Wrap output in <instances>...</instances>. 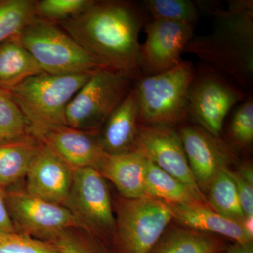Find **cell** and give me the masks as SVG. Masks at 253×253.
I'll list each match as a JSON object with an SVG mask.
<instances>
[{
    "label": "cell",
    "mask_w": 253,
    "mask_h": 253,
    "mask_svg": "<svg viewBox=\"0 0 253 253\" xmlns=\"http://www.w3.org/2000/svg\"><path fill=\"white\" fill-rule=\"evenodd\" d=\"M166 204L170 210L173 219L189 229L214 235L219 234L237 243L253 242V238L245 231L242 224L224 217L208 204Z\"/></svg>",
    "instance_id": "obj_16"
},
{
    "label": "cell",
    "mask_w": 253,
    "mask_h": 253,
    "mask_svg": "<svg viewBox=\"0 0 253 253\" xmlns=\"http://www.w3.org/2000/svg\"><path fill=\"white\" fill-rule=\"evenodd\" d=\"M94 2V0H40L36 1V16L57 24L83 14Z\"/></svg>",
    "instance_id": "obj_27"
},
{
    "label": "cell",
    "mask_w": 253,
    "mask_h": 253,
    "mask_svg": "<svg viewBox=\"0 0 253 253\" xmlns=\"http://www.w3.org/2000/svg\"><path fill=\"white\" fill-rule=\"evenodd\" d=\"M135 78L99 67L73 96L66 109L67 126L99 132L111 113L129 94Z\"/></svg>",
    "instance_id": "obj_6"
},
{
    "label": "cell",
    "mask_w": 253,
    "mask_h": 253,
    "mask_svg": "<svg viewBox=\"0 0 253 253\" xmlns=\"http://www.w3.org/2000/svg\"><path fill=\"white\" fill-rule=\"evenodd\" d=\"M196 71L192 62L182 60L169 71L136 80L139 124L173 127L189 119V90Z\"/></svg>",
    "instance_id": "obj_4"
},
{
    "label": "cell",
    "mask_w": 253,
    "mask_h": 253,
    "mask_svg": "<svg viewBox=\"0 0 253 253\" xmlns=\"http://www.w3.org/2000/svg\"><path fill=\"white\" fill-rule=\"evenodd\" d=\"M226 253H253V242H235L231 246H227Z\"/></svg>",
    "instance_id": "obj_33"
},
{
    "label": "cell",
    "mask_w": 253,
    "mask_h": 253,
    "mask_svg": "<svg viewBox=\"0 0 253 253\" xmlns=\"http://www.w3.org/2000/svg\"><path fill=\"white\" fill-rule=\"evenodd\" d=\"M63 206L86 226L89 231L113 234V215L109 187L104 176L93 168L75 169L72 186Z\"/></svg>",
    "instance_id": "obj_10"
},
{
    "label": "cell",
    "mask_w": 253,
    "mask_h": 253,
    "mask_svg": "<svg viewBox=\"0 0 253 253\" xmlns=\"http://www.w3.org/2000/svg\"><path fill=\"white\" fill-rule=\"evenodd\" d=\"M42 145L31 134L0 142V186L4 189L26 176Z\"/></svg>",
    "instance_id": "obj_20"
},
{
    "label": "cell",
    "mask_w": 253,
    "mask_h": 253,
    "mask_svg": "<svg viewBox=\"0 0 253 253\" xmlns=\"http://www.w3.org/2000/svg\"><path fill=\"white\" fill-rule=\"evenodd\" d=\"M0 253H61L52 243L21 233H0Z\"/></svg>",
    "instance_id": "obj_29"
},
{
    "label": "cell",
    "mask_w": 253,
    "mask_h": 253,
    "mask_svg": "<svg viewBox=\"0 0 253 253\" xmlns=\"http://www.w3.org/2000/svg\"><path fill=\"white\" fill-rule=\"evenodd\" d=\"M134 150L207 200L198 186L180 137L172 126L139 125Z\"/></svg>",
    "instance_id": "obj_11"
},
{
    "label": "cell",
    "mask_w": 253,
    "mask_h": 253,
    "mask_svg": "<svg viewBox=\"0 0 253 253\" xmlns=\"http://www.w3.org/2000/svg\"><path fill=\"white\" fill-rule=\"evenodd\" d=\"M43 73L19 36L0 44V88L11 90L28 78Z\"/></svg>",
    "instance_id": "obj_19"
},
{
    "label": "cell",
    "mask_w": 253,
    "mask_h": 253,
    "mask_svg": "<svg viewBox=\"0 0 253 253\" xmlns=\"http://www.w3.org/2000/svg\"><path fill=\"white\" fill-rule=\"evenodd\" d=\"M10 217L21 234L50 241L61 231L88 229L85 224L62 204L36 197L27 191H6Z\"/></svg>",
    "instance_id": "obj_9"
},
{
    "label": "cell",
    "mask_w": 253,
    "mask_h": 253,
    "mask_svg": "<svg viewBox=\"0 0 253 253\" xmlns=\"http://www.w3.org/2000/svg\"><path fill=\"white\" fill-rule=\"evenodd\" d=\"M75 229L61 231L50 242L54 244L61 253H112L91 234L81 233Z\"/></svg>",
    "instance_id": "obj_28"
},
{
    "label": "cell",
    "mask_w": 253,
    "mask_h": 253,
    "mask_svg": "<svg viewBox=\"0 0 253 253\" xmlns=\"http://www.w3.org/2000/svg\"><path fill=\"white\" fill-rule=\"evenodd\" d=\"M229 134L237 147L246 148L253 140V99H245L236 109L231 119Z\"/></svg>",
    "instance_id": "obj_30"
},
{
    "label": "cell",
    "mask_w": 253,
    "mask_h": 253,
    "mask_svg": "<svg viewBox=\"0 0 253 253\" xmlns=\"http://www.w3.org/2000/svg\"><path fill=\"white\" fill-rule=\"evenodd\" d=\"M177 133L198 186L204 194L208 192L218 173L227 168L230 150L198 125H184Z\"/></svg>",
    "instance_id": "obj_13"
},
{
    "label": "cell",
    "mask_w": 253,
    "mask_h": 253,
    "mask_svg": "<svg viewBox=\"0 0 253 253\" xmlns=\"http://www.w3.org/2000/svg\"><path fill=\"white\" fill-rule=\"evenodd\" d=\"M146 23L144 11L135 3L106 0L95 1L83 14L57 25L102 67L139 79V36Z\"/></svg>",
    "instance_id": "obj_1"
},
{
    "label": "cell",
    "mask_w": 253,
    "mask_h": 253,
    "mask_svg": "<svg viewBox=\"0 0 253 253\" xmlns=\"http://www.w3.org/2000/svg\"><path fill=\"white\" fill-rule=\"evenodd\" d=\"M211 34L195 37L184 52L191 53L206 64L230 76L244 89L253 81V1L236 0L226 9H217Z\"/></svg>",
    "instance_id": "obj_2"
},
{
    "label": "cell",
    "mask_w": 253,
    "mask_h": 253,
    "mask_svg": "<svg viewBox=\"0 0 253 253\" xmlns=\"http://www.w3.org/2000/svg\"><path fill=\"white\" fill-rule=\"evenodd\" d=\"M144 28L146 39L140 46L141 76H154L177 66L194 36V26L186 23L152 20Z\"/></svg>",
    "instance_id": "obj_12"
},
{
    "label": "cell",
    "mask_w": 253,
    "mask_h": 253,
    "mask_svg": "<svg viewBox=\"0 0 253 253\" xmlns=\"http://www.w3.org/2000/svg\"><path fill=\"white\" fill-rule=\"evenodd\" d=\"M208 205L224 217L242 223L246 216L240 204L237 189L228 168L221 169L208 191Z\"/></svg>",
    "instance_id": "obj_23"
},
{
    "label": "cell",
    "mask_w": 253,
    "mask_h": 253,
    "mask_svg": "<svg viewBox=\"0 0 253 253\" xmlns=\"http://www.w3.org/2000/svg\"><path fill=\"white\" fill-rule=\"evenodd\" d=\"M74 171L42 143L26 175V191L45 201L63 205L71 191Z\"/></svg>",
    "instance_id": "obj_14"
},
{
    "label": "cell",
    "mask_w": 253,
    "mask_h": 253,
    "mask_svg": "<svg viewBox=\"0 0 253 253\" xmlns=\"http://www.w3.org/2000/svg\"><path fill=\"white\" fill-rule=\"evenodd\" d=\"M146 158L136 150L108 154L97 170L116 186L123 198L148 197L145 192Z\"/></svg>",
    "instance_id": "obj_18"
},
{
    "label": "cell",
    "mask_w": 253,
    "mask_h": 253,
    "mask_svg": "<svg viewBox=\"0 0 253 253\" xmlns=\"http://www.w3.org/2000/svg\"><path fill=\"white\" fill-rule=\"evenodd\" d=\"M92 72L69 75L43 73L28 78L8 91L27 121L29 134L36 137L50 128L67 126L68 103Z\"/></svg>",
    "instance_id": "obj_3"
},
{
    "label": "cell",
    "mask_w": 253,
    "mask_h": 253,
    "mask_svg": "<svg viewBox=\"0 0 253 253\" xmlns=\"http://www.w3.org/2000/svg\"><path fill=\"white\" fill-rule=\"evenodd\" d=\"M35 0H0V44L19 36L36 16Z\"/></svg>",
    "instance_id": "obj_24"
},
{
    "label": "cell",
    "mask_w": 253,
    "mask_h": 253,
    "mask_svg": "<svg viewBox=\"0 0 253 253\" xmlns=\"http://www.w3.org/2000/svg\"><path fill=\"white\" fill-rule=\"evenodd\" d=\"M99 134L61 126L50 128L36 138L51 148L74 169L89 167L98 169L106 156Z\"/></svg>",
    "instance_id": "obj_15"
},
{
    "label": "cell",
    "mask_w": 253,
    "mask_h": 253,
    "mask_svg": "<svg viewBox=\"0 0 253 253\" xmlns=\"http://www.w3.org/2000/svg\"><path fill=\"white\" fill-rule=\"evenodd\" d=\"M145 7L152 20L186 23L194 26L199 11L190 0H146Z\"/></svg>",
    "instance_id": "obj_25"
},
{
    "label": "cell",
    "mask_w": 253,
    "mask_h": 253,
    "mask_svg": "<svg viewBox=\"0 0 253 253\" xmlns=\"http://www.w3.org/2000/svg\"><path fill=\"white\" fill-rule=\"evenodd\" d=\"M235 182L240 204L246 217H253V184L246 181L238 172L229 170Z\"/></svg>",
    "instance_id": "obj_31"
},
{
    "label": "cell",
    "mask_w": 253,
    "mask_h": 253,
    "mask_svg": "<svg viewBox=\"0 0 253 253\" xmlns=\"http://www.w3.org/2000/svg\"><path fill=\"white\" fill-rule=\"evenodd\" d=\"M19 38L44 73L78 74L102 67L56 23L38 16L23 28Z\"/></svg>",
    "instance_id": "obj_5"
},
{
    "label": "cell",
    "mask_w": 253,
    "mask_h": 253,
    "mask_svg": "<svg viewBox=\"0 0 253 253\" xmlns=\"http://www.w3.org/2000/svg\"><path fill=\"white\" fill-rule=\"evenodd\" d=\"M28 125L9 91L0 88V142L28 135Z\"/></svg>",
    "instance_id": "obj_26"
},
{
    "label": "cell",
    "mask_w": 253,
    "mask_h": 253,
    "mask_svg": "<svg viewBox=\"0 0 253 253\" xmlns=\"http://www.w3.org/2000/svg\"><path fill=\"white\" fill-rule=\"evenodd\" d=\"M17 232L14 225L6 201V191L0 186V233Z\"/></svg>",
    "instance_id": "obj_32"
},
{
    "label": "cell",
    "mask_w": 253,
    "mask_h": 253,
    "mask_svg": "<svg viewBox=\"0 0 253 253\" xmlns=\"http://www.w3.org/2000/svg\"><path fill=\"white\" fill-rule=\"evenodd\" d=\"M145 192L149 197L156 198L166 203L186 204L202 202L208 204L207 200L200 197L184 183L147 159Z\"/></svg>",
    "instance_id": "obj_22"
},
{
    "label": "cell",
    "mask_w": 253,
    "mask_h": 253,
    "mask_svg": "<svg viewBox=\"0 0 253 253\" xmlns=\"http://www.w3.org/2000/svg\"><path fill=\"white\" fill-rule=\"evenodd\" d=\"M116 213L115 253H149L173 219L166 202L149 196L123 198Z\"/></svg>",
    "instance_id": "obj_7"
},
{
    "label": "cell",
    "mask_w": 253,
    "mask_h": 253,
    "mask_svg": "<svg viewBox=\"0 0 253 253\" xmlns=\"http://www.w3.org/2000/svg\"><path fill=\"white\" fill-rule=\"evenodd\" d=\"M245 99L246 95L239 86L204 63L196 70L190 87L189 118L219 137L226 115Z\"/></svg>",
    "instance_id": "obj_8"
},
{
    "label": "cell",
    "mask_w": 253,
    "mask_h": 253,
    "mask_svg": "<svg viewBox=\"0 0 253 253\" xmlns=\"http://www.w3.org/2000/svg\"><path fill=\"white\" fill-rule=\"evenodd\" d=\"M241 224L247 234L253 238V217H246Z\"/></svg>",
    "instance_id": "obj_35"
},
{
    "label": "cell",
    "mask_w": 253,
    "mask_h": 253,
    "mask_svg": "<svg viewBox=\"0 0 253 253\" xmlns=\"http://www.w3.org/2000/svg\"><path fill=\"white\" fill-rule=\"evenodd\" d=\"M139 125L137 101L133 88L100 129V142L105 152L117 154L135 149Z\"/></svg>",
    "instance_id": "obj_17"
},
{
    "label": "cell",
    "mask_w": 253,
    "mask_h": 253,
    "mask_svg": "<svg viewBox=\"0 0 253 253\" xmlns=\"http://www.w3.org/2000/svg\"><path fill=\"white\" fill-rule=\"evenodd\" d=\"M226 247L214 234L187 228L165 232L149 253H222Z\"/></svg>",
    "instance_id": "obj_21"
},
{
    "label": "cell",
    "mask_w": 253,
    "mask_h": 253,
    "mask_svg": "<svg viewBox=\"0 0 253 253\" xmlns=\"http://www.w3.org/2000/svg\"><path fill=\"white\" fill-rule=\"evenodd\" d=\"M238 173L244 178L246 181L253 184V167L250 163H245L241 166L238 171Z\"/></svg>",
    "instance_id": "obj_34"
}]
</instances>
